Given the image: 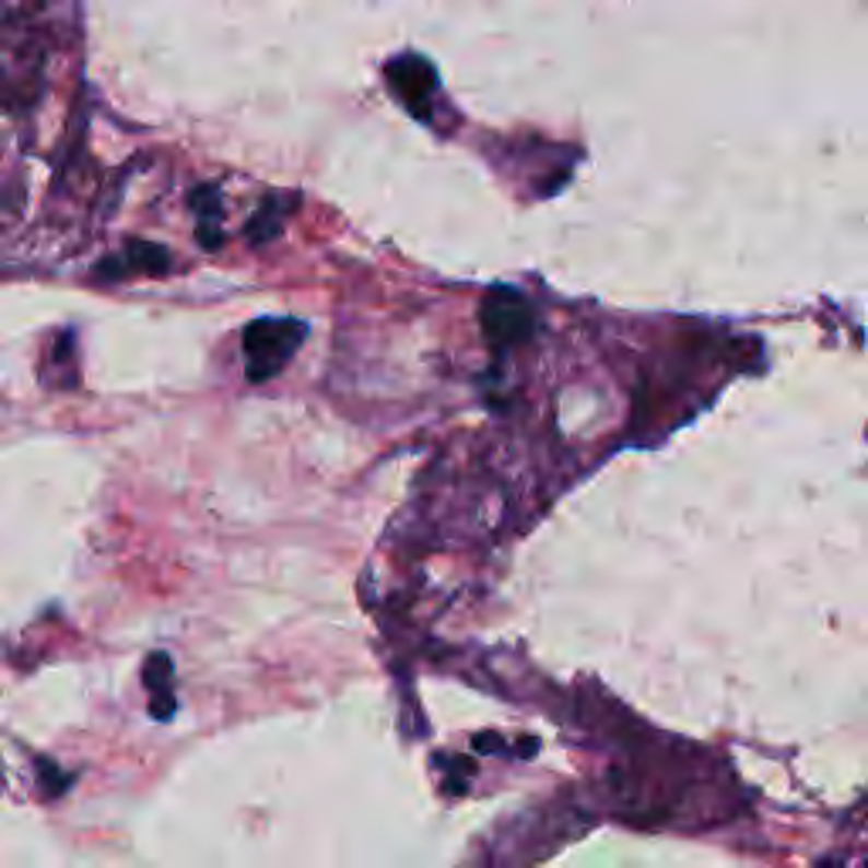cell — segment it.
Segmentation results:
<instances>
[{
    "mask_svg": "<svg viewBox=\"0 0 868 868\" xmlns=\"http://www.w3.org/2000/svg\"><path fill=\"white\" fill-rule=\"evenodd\" d=\"M306 340V322L298 319H255L245 329L248 380H272Z\"/></svg>",
    "mask_w": 868,
    "mask_h": 868,
    "instance_id": "cell-1",
    "label": "cell"
},
{
    "mask_svg": "<svg viewBox=\"0 0 868 868\" xmlns=\"http://www.w3.org/2000/svg\"><path fill=\"white\" fill-rule=\"evenodd\" d=\"M482 329H485V337L498 347L523 343L532 332V309L526 306V298L516 295L513 289H495L482 303Z\"/></svg>",
    "mask_w": 868,
    "mask_h": 868,
    "instance_id": "cell-2",
    "label": "cell"
},
{
    "mask_svg": "<svg viewBox=\"0 0 868 868\" xmlns=\"http://www.w3.org/2000/svg\"><path fill=\"white\" fill-rule=\"evenodd\" d=\"M384 75H387V85L400 103H408V109L414 116H427L431 95H434V89H438V75H434V64L427 58L408 51V55L387 61Z\"/></svg>",
    "mask_w": 868,
    "mask_h": 868,
    "instance_id": "cell-3",
    "label": "cell"
},
{
    "mask_svg": "<svg viewBox=\"0 0 868 868\" xmlns=\"http://www.w3.org/2000/svg\"><path fill=\"white\" fill-rule=\"evenodd\" d=\"M143 682H146V689L156 695V703H153V716H156V719H166V716H171V713L177 709V703L171 699V682H174V665H171V655L153 652V655L146 658Z\"/></svg>",
    "mask_w": 868,
    "mask_h": 868,
    "instance_id": "cell-4",
    "label": "cell"
},
{
    "mask_svg": "<svg viewBox=\"0 0 868 868\" xmlns=\"http://www.w3.org/2000/svg\"><path fill=\"white\" fill-rule=\"evenodd\" d=\"M126 265L137 272H146V275H166L171 272V255L153 242H132L126 248Z\"/></svg>",
    "mask_w": 868,
    "mask_h": 868,
    "instance_id": "cell-5",
    "label": "cell"
},
{
    "mask_svg": "<svg viewBox=\"0 0 868 868\" xmlns=\"http://www.w3.org/2000/svg\"><path fill=\"white\" fill-rule=\"evenodd\" d=\"M221 231H218V221H200L197 224V242L200 248H208V251H218L221 248Z\"/></svg>",
    "mask_w": 868,
    "mask_h": 868,
    "instance_id": "cell-6",
    "label": "cell"
}]
</instances>
